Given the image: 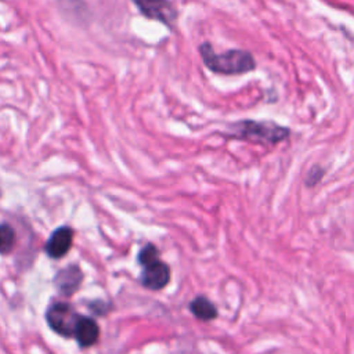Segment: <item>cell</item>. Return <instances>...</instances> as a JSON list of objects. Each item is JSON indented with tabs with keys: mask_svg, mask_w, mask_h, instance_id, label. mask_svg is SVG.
<instances>
[{
	"mask_svg": "<svg viewBox=\"0 0 354 354\" xmlns=\"http://www.w3.org/2000/svg\"><path fill=\"white\" fill-rule=\"evenodd\" d=\"M199 54L210 71L221 75H242L256 68L253 55L246 50H228L217 54L209 43H203L199 47Z\"/></svg>",
	"mask_w": 354,
	"mask_h": 354,
	"instance_id": "obj_1",
	"label": "cell"
},
{
	"mask_svg": "<svg viewBox=\"0 0 354 354\" xmlns=\"http://www.w3.org/2000/svg\"><path fill=\"white\" fill-rule=\"evenodd\" d=\"M228 134L238 140L260 144H277L288 138L290 130L274 122L241 120L228 127Z\"/></svg>",
	"mask_w": 354,
	"mask_h": 354,
	"instance_id": "obj_2",
	"label": "cell"
},
{
	"mask_svg": "<svg viewBox=\"0 0 354 354\" xmlns=\"http://www.w3.org/2000/svg\"><path fill=\"white\" fill-rule=\"evenodd\" d=\"M79 318L80 315L68 303H55L46 313L50 328L62 336L73 335Z\"/></svg>",
	"mask_w": 354,
	"mask_h": 354,
	"instance_id": "obj_3",
	"label": "cell"
},
{
	"mask_svg": "<svg viewBox=\"0 0 354 354\" xmlns=\"http://www.w3.org/2000/svg\"><path fill=\"white\" fill-rule=\"evenodd\" d=\"M133 3L142 15L169 28H173L177 21V10L169 0H133Z\"/></svg>",
	"mask_w": 354,
	"mask_h": 354,
	"instance_id": "obj_4",
	"label": "cell"
},
{
	"mask_svg": "<svg viewBox=\"0 0 354 354\" xmlns=\"http://www.w3.org/2000/svg\"><path fill=\"white\" fill-rule=\"evenodd\" d=\"M170 281V268L162 260H155L147 266H142L141 272V283L151 289L159 290L163 289Z\"/></svg>",
	"mask_w": 354,
	"mask_h": 354,
	"instance_id": "obj_5",
	"label": "cell"
},
{
	"mask_svg": "<svg viewBox=\"0 0 354 354\" xmlns=\"http://www.w3.org/2000/svg\"><path fill=\"white\" fill-rule=\"evenodd\" d=\"M72 241H73V230L68 225H62L57 228L48 238L46 243V252L51 259H61L69 252L72 246Z\"/></svg>",
	"mask_w": 354,
	"mask_h": 354,
	"instance_id": "obj_6",
	"label": "cell"
},
{
	"mask_svg": "<svg viewBox=\"0 0 354 354\" xmlns=\"http://www.w3.org/2000/svg\"><path fill=\"white\" fill-rule=\"evenodd\" d=\"M83 281V272L80 270L79 266L72 264L64 270H61L57 275H55V286L58 288L59 293L64 296H71L73 295L80 283Z\"/></svg>",
	"mask_w": 354,
	"mask_h": 354,
	"instance_id": "obj_7",
	"label": "cell"
},
{
	"mask_svg": "<svg viewBox=\"0 0 354 354\" xmlns=\"http://www.w3.org/2000/svg\"><path fill=\"white\" fill-rule=\"evenodd\" d=\"M73 336L76 337L80 347H88V346H93L98 340L100 328L94 319L80 315V318L76 324Z\"/></svg>",
	"mask_w": 354,
	"mask_h": 354,
	"instance_id": "obj_8",
	"label": "cell"
},
{
	"mask_svg": "<svg viewBox=\"0 0 354 354\" xmlns=\"http://www.w3.org/2000/svg\"><path fill=\"white\" fill-rule=\"evenodd\" d=\"M189 310L201 321H212L217 317L216 306L205 296H196L189 303Z\"/></svg>",
	"mask_w": 354,
	"mask_h": 354,
	"instance_id": "obj_9",
	"label": "cell"
},
{
	"mask_svg": "<svg viewBox=\"0 0 354 354\" xmlns=\"http://www.w3.org/2000/svg\"><path fill=\"white\" fill-rule=\"evenodd\" d=\"M15 231L8 224H0V253L7 254L15 245Z\"/></svg>",
	"mask_w": 354,
	"mask_h": 354,
	"instance_id": "obj_10",
	"label": "cell"
},
{
	"mask_svg": "<svg viewBox=\"0 0 354 354\" xmlns=\"http://www.w3.org/2000/svg\"><path fill=\"white\" fill-rule=\"evenodd\" d=\"M158 259H159V252H158L156 246H153L152 243L145 245L138 253V261L141 266H147Z\"/></svg>",
	"mask_w": 354,
	"mask_h": 354,
	"instance_id": "obj_11",
	"label": "cell"
},
{
	"mask_svg": "<svg viewBox=\"0 0 354 354\" xmlns=\"http://www.w3.org/2000/svg\"><path fill=\"white\" fill-rule=\"evenodd\" d=\"M325 170L321 166H314L310 169V171L306 176V185L313 187L315 184H318L321 181V178L324 177Z\"/></svg>",
	"mask_w": 354,
	"mask_h": 354,
	"instance_id": "obj_12",
	"label": "cell"
}]
</instances>
